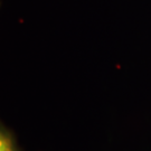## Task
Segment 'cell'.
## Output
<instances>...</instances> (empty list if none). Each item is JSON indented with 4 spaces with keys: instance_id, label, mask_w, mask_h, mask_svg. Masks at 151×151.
I'll return each mask as SVG.
<instances>
[{
    "instance_id": "1",
    "label": "cell",
    "mask_w": 151,
    "mask_h": 151,
    "mask_svg": "<svg viewBox=\"0 0 151 151\" xmlns=\"http://www.w3.org/2000/svg\"><path fill=\"white\" fill-rule=\"evenodd\" d=\"M0 151H22L15 134L0 121Z\"/></svg>"
}]
</instances>
